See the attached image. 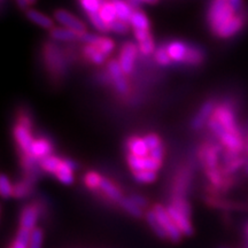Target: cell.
Masks as SVG:
<instances>
[{
	"mask_svg": "<svg viewBox=\"0 0 248 248\" xmlns=\"http://www.w3.org/2000/svg\"><path fill=\"white\" fill-rule=\"evenodd\" d=\"M203 61V52L202 49L197 47V46H190L188 47L187 55H186L184 63L190 64V66H198Z\"/></svg>",
	"mask_w": 248,
	"mask_h": 248,
	"instance_id": "31",
	"label": "cell"
},
{
	"mask_svg": "<svg viewBox=\"0 0 248 248\" xmlns=\"http://www.w3.org/2000/svg\"><path fill=\"white\" fill-rule=\"evenodd\" d=\"M99 14H100V16L104 18L109 26L110 23H113L114 21L119 18L117 17L116 8L113 0H102L101 7L99 9Z\"/></svg>",
	"mask_w": 248,
	"mask_h": 248,
	"instance_id": "24",
	"label": "cell"
},
{
	"mask_svg": "<svg viewBox=\"0 0 248 248\" xmlns=\"http://www.w3.org/2000/svg\"><path fill=\"white\" fill-rule=\"evenodd\" d=\"M144 139H145V141H146V145L150 151L152 150V148H154V147L159 146V145H161V144H163L162 139H161L160 136L156 135V133H153V132L148 133V135L145 136Z\"/></svg>",
	"mask_w": 248,
	"mask_h": 248,
	"instance_id": "40",
	"label": "cell"
},
{
	"mask_svg": "<svg viewBox=\"0 0 248 248\" xmlns=\"http://www.w3.org/2000/svg\"><path fill=\"white\" fill-rule=\"evenodd\" d=\"M83 55H84L85 59H88L90 62L94 64H102L107 59L106 55L102 53L101 51H99L94 45L91 44H84Z\"/></svg>",
	"mask_w": 248,
	"mask_h": 248,
	"instance_id": "23",
	"label": "cell"
},
{
	"mask_svg": "<svg viewBox=\"0 0 248 248\" xmlns=\"http://www.w3.org/2000/svg\"><path fill=\"white\" fill-rule=\"evenodd\" d=\"M17 123H20L21 125L26 126V128L32 130L33 128V123H32V120H31V117L28 115V113H24V111H20V113L17 114Z\"/></svg>",
	"mask_w": 248,
	"mask_h": 248,
	"instance_id": "42",
	"label": "cell"
},
{
	"mask_svg": "<svg viewBox=\"0 0 248 248\" xmlns=\"http://www.w3.org/2000/svg\"><path fill=\"white\" fill-rule=\"evenodd\" d=\"M42 212L39 204L37 202H31L26 204L21 210L20 214V226L21 228L33 230L37 228V222H38L39 214Z\"/></svg>",
	"mask_w": 248,
	"mask_h": 248,
	"instance_id": "8",
	"label": "cell"
},
{
	"mask_svg": "<svg viewBox=\"0 0 248 248\" xmlns=\"http://www.w3.org/2000/svg\"><path fill=\"white\" fill-rule=\"evenodd\" d=\"M129 198L133 201V202L137 203L138 206L140 207V208H142V209L147 208L148 203H150V202H148V200L146 199V198L142 197V195H140V194H135V193L130 194Z\"/></svg>",
	"mask_w": 248,
	"mask_h": 248,
	"instance_id": "43",
	"label": "cell"
},
{
	"mask_svg": "<svg viewBox=\"0 0 248 248\" xmlns=\"http://www.w3.org/2000/svg\"><path fill=\"white\" fill-rule=\"evenodd\" d=\"M154 59H155V61H156L157 64H160V66H163V67L170 66L172 62V60L169 57L166 46H160V47H157L156 49H155Z\"/></svg>",
	"mask_w": 248,
	"mask_h": 248,
	"instance_id": "35",
	"label": "cell"
},
{
	"mask_svg": "<svg viewBox=\"0 0 248 248\" xmlns=\"http://www.w3.org/2000/svg\"><path fill=\"white\" fill-rule=\"evenodd\" d=\"M244 172H245V175L248 176V161H247V163L245 164V167H244Z\"/></svg>",
	"mask_w": 248,
	"mask_h": 248,
	"instance_id": "47",
	"label": "cell"
},
{
	"mask_svg": "<svg viewBox=\"0 0 248 248\" xmlns=\"http://www.w3.org/2000/svg\"><path fill=\"white\" fill-rule=\"evenodd\" d=\"M35 183H36L35 179L24 176L22 181L17 182L16 184H14L13 197L16 198V199H23V198H27L28 195L32 193Z\"/></svg>",
	"mask_w": 248,
	"mask_h": 248,
	"instance_id": "20",
	"label": "cell"
},
{
	"mask_svg": "<svg viewBox=\"0 0 248 248\" xmlns=\"http://www.w3.org/2000/svg\"><path fill=\"white\" fill-rule=\"evenodd\" d=\"M55 55V47L54 45H48V47L45 49V57L47 59V62H48V67L51 70H55V71H59V70H62L63 69V63H62V58L60 57V53H57V57H54Z\"/></svg>",
	"mask_w": 248,
	"mask_h": 248,
	"instance_id": "27",
	"label": "cell"
},
{
	"mask_svg": "<svg viewBox=\"0 0 248 248\" xmlns=\"http://www.w3.org/2000/svg\"><path fill=\"white\" fill-rule=\"evenodd\" d=\"M54 17L62 27L76 31V32L80 33V35L86 32L85 24L83 23L79 18L74 16L73 14L64 11V9H58V11H55Z\"/></svg>",
	"mask_w": 248,
	"mask_h": 248,
	"instance_id": "10",
	"label": "cell"
},
{
	"mask_svg": "<svg viewBox=\"0 0 248 248\" xmlns=\"http://www.w3.org/2000/svg\"><path fill=\"white\" fill-rule=\"evenodd\" d=\"M245 11L238 12L230 0H212L207 13V22L213 33L218 38H231L246 24Z\"/></svg>",
	"mask_w": 248,
	"mask_h": 248,
	"instance_id": "1",
	"label": "cell"
},
{
	"mask_svg": "<svg viewBox=\"0 0 248 248\" xmlns=\"http://www.w3.org/2000/svg\"><path fill=\"white\" fill-rule=\"evenodd\" d=\"M191 183V171L186 168L178 170L175 176V181L172 185V195H182L185 197L186 191Z\"/></svg>",
	"mask_w": 248,
	"mask_h": 248,
	"instance_id": "14",
	"label": "cell"
},
{
	"mask_svg": "<svg viewBox=\"0 0 248 248\" xmlns=\"http://www.w3.org/2000/svg\"><path fill=\"white\" fill-rule=\"evenodd\" d=\"M132 177L136 182L142 183V184H150L155 182L157 178V171L153 170H141V171L132 172Z\"/></svg>",
	"mask_w": 248,
	"mask_h": 248,
	"instance_id": "33",
	"label": "cell"
},
{
	"mask_svg": "<svg viewBox=\"0 0 248 248\" xmlns=\"http://www.w3.org/2000/svg\"><path fill=\"white\" fill-rule=\"evenodd\" d=\"M130 27L131 26H130L129 22L117 18L113 23H110V31L117 33V35H126L129 32Z\"/></svg>",
	"mask_w": 248,
	"mask_h": 248,
	"instance_id": "38",
	"label": "cell"
},
{
	"mask_svg": "<svg viewBox=\"0 0 248 248\" xmlns=\"http://www.w3.org/2000/svg\"><path fill=\"white\" fill-rule=\"evenodd\" d=\"M245 233H246L248 237V222L246 223V225H245Z\"/></svg>",
	"mask_w": 248,
	"mask_h": 248,
	"instance_id": "48",
	"label": "cell"
},
{
	"mask_svg": "<svg viewBox=\"0 0 248 248\" xmlns=\"http://www.w3.org/2000/svg\"><path fill=\"white\" fill-rule=\"evenodd\" d=\"M136 39L138 42L139 53L145 57L154 54L155 52V42L150 30H133Z\"/></svg>",
	"mask_w": 248,
	"mask_h": 248,
	"instance_id": "12",
	"label": "cell"
},
{
	"mask_svg": "<svg viewBox=\"0 0 248 248\" xmlns=\"http://www.w3.org/2000/svg\"><path fill=\"white\" fill-rule=\"evenodd\" d=\"M53 150L54 147L51 140H48L47 138L39 137L36 138L35 141H33L30 155H32V156L36 157L37 160H42L53 153Z\"/></svg>",
	"mask_w": 248,
	"mask_h": 248,
	"instance_id": "15",
	"label": "cell"
},
{
	"mask_svg": "<svg viewBox=\"0 0 248 248\" xmlns=\"http://www.w3.org/2000/svg\"><path fill=\"white\" fill-rule=\"evenodd\" d=\"M119 204L126 213L130 214V215L133 217H136V218H141V217L144 216V209L140 208L136 202H133L129 197H123L122 199L119 201Z\"/></svg>",
	"mask_w": 248,
	"mask_h": 248,
	"instance_id": "29",
	"label": "cell"
},
{
	"mask_svg": "<svg viewBox=\"0 0 248 248\" xmlns=\"http://www.w3.org/2000/svg\"><path fill=\"white\" fill-rule=\"evenodd\" d=\"M125 146L129 153L137 155V156H148V154H150V150H148L146 141H145L144 138L139 137V136H130L126 139Z\"/></svg>",
	"mask_w": 248,
	"mask_h": 248,
	"instance_id": "16",
	"label": "cell"
},
{
	"mask_svg": "<svg viewBox=\"0 0 248 248\" xmlns=\"http://www.w3.org/2000/svg\"><path fill=\"white\" fill-rule=\"evenodd\" d=\"M54 176L64 185H70L74 183V170L68 166L64 159L62 160L60 167L54 173Z\"/></svg>",
	"mask_w": 248,
	"mask_h": 248,
	"instance_id": "25",
	"label": "cell"
},
{
	"mask_svg": "<svg viewBox=\"0 0 248 248\" xmlns=\"http://www.w3.org/2000/svg\"><path fill=\"white\" fill-rule=\"evenodd\" d=\"M126 162H128L129 168L132 172L141 171V170H153L157 171L162 166V163L157 162L152 159L151 156H137L131 153L126 155Z\"/></svg>",
	"mask_w": 248,
	"mask_h": 248,
	"instance_id": "7",
	"label": "cell"
},
{
	"mask_svg": "<svg viewBox=\"0 0 248 248\" xmlns=\"http://www.w3.org/2000/svg\"><path fill=\"white\" fill-rule=\"evenodd\" d=\"M16 4H17V6L20 8H22V9H28V7H29V5H30V1L29 0H16Z\"/></svg>",
	"mask_w": 248,
	"mask_h": 248,
	"instance_id": "45",
	"label": "cell"
},
{
	"mask_svg": "<svg viewBox=\"0 0 248 248\" xmlns=\"http://www.w3.org/2000/svg\"><path fill=\"white\" fill-rule=\"evenodd\" d=\"M100 191L102 192V195H105L108 200L113 201V202L119 203V201L123 198V193L119 186L106 177H102Z\"/></svg>",
	"mask_w": 248,
	"mask_h": 248,
	"instance_id": "17",
	"label": "cell"
},
{
	"mask_svg": "<svg viewBox=\"0 0 248 248\" xmlns=\"http://www.w3.org/2000/svg\"><path fill=\"white\" fill-rule=\"evenodd\" d=\"M108 75L110 77L111 84L120 94H125L129 91L128 80L125 78V74L117 60H110L107 64Z\"/></svg>",
	"mask_w": 248,
	"mask_h": 248,
	"instance_id": "5",
	"label": "cell"
},
{
	"mask_svg": "<svg viewBox=\"0 0 248 248\" xmlns=\"http://www.w3.org/2000/svg\"><path fill=\"white\" fill-rule=\"evenodd\" d=\"M9 248H29V246L26 244L21 243V241H18L17 239H14L13 241H12L11 244V247Z\"/></svg>",
	"mask_w": 248,
	"mask_h": 248,
	"instance_id": "44",
	"label": "cell"
},
{
	"mask_svg": "<svg viewBox=\"0 0 248 248\" xmlns=\"http://www.w3.org/2000/svg\"><path fill=\"white\" fill-rule=\"evenodd\" d=\"M218 248H228V247H218Z\"/></svg>",
	"mask_w": 248,
	"mask_h": 248,
	"instance_id": "49",
	"label": "cell"
},
{
	"mask_svg": "<svg viewBox=\"0 0 248 248\" xmlns=\"http://www.w3.org/2000/svg\"><path fill=\"white\" fill-rule=\"evenodd\" d=\"M216 105L217 104L215 100H213V99L204 101L203 104L201 105L198 113L195 114L193 119H192L191 128L193 130H200L203 125H207V122H208L210 117L213 116Z\"/></svg>",
	"mask_w": 248,
	"mask_h": 248,
	"instance_id": "9",
	"label": "cell"
},
{
	"mask_svg": "<svg viewBox=\"0 0 248 248\" xmlns=\"http://www.w3.org/2000/svg\"><path fill=\"white\" fill-rule=\"evenodd\" d=\"M138 52V45H136L135 43L132 42L124 43L122 47H121L119 62L125 75H130L133 71V69H135Z\"/></svg>",
	"mask_w": 248,
	"mask_h": 248,
	"instance_id": "4",
	"label": "cell"
},
{
	"mask_svg": "<svg viewBox=\"0 0 248 248\" xmlns=\"http://www.w3.org/2000/svg\"><path fill=\"white\" fill-rule=\"evenodd\" d=\"M102 181V176L97 171H88L84 175L83 183L89 190L98 192L100 190V184Z\"/></svg>",
	"mask_w": 248,
	"mask_h": 248,
	"instance_id": "30",
	"label": "cell"
},
{
	"mask_svg": "<svg viewBox=\"0 0 248 248\" xmlns=\"http://www.w3.org/2000/svg\"><path fill=\"white\" fill-rule=\"evenodd\" d=\"M148 156H151L152 159L157 161V162L162 163L163 162V157H164V146L163 144L159 145V146L152 148L150 151V154H148Z\"/></svg>",
	"mask_w": 248,
	"mask_h": 248,
	"instance_id": "41",
	"label": "cell"
},
{
	"mask_svg": "<svg viewBox=\"0 0 248 248\" xmlns=\"http://www.w3.org/2000/svg\"><path fill=\"white\" fill-rule=\"evenodd\" d=\"M49 36L52 37L54 40L58 42H75V40H79L80 33L76 32V31L68 29V28H52L49 30Z\"/></svg>",
	"mask_w": 248,
	"mask_h": 248,
	"instance_id": "19",
	"label": "cell"
},
{
	"mask_svg": "<svg viewBox=\"0 0 248 248\" xmlns=\"http://www.w3.org/2000/svg\"><path fill=\"white\" fill-rule=\"evenodd\" d=\"M43 238H44V232L40 228H35L31 232V239L29 244V248H42Z\"/></svg>",
	"mask_w": 248,
	"mask_h": 248,
	"instance_id": "39",
	"label": "cell"
},
{
	"mask_svg": "<svg viewBox=\"0 0 248 248\" xmlns=\"http://www.w3.org/2000/svg\"><path fill=\"white\" fill-rule=\"evenodd\" d=\"M188 47H190V45H187L184 42H181V40H172L166 46L170 59H171L172 62H177V63H184Z\"/></svg>",
	"mask_w": 248,
	"mask_h": 248,
	"instance_id": "13",
	"label": "cell"
},
{
	"mask_svg": "<svg viewBox=\"0 0 248 248\" xmlns=\"http://www.w3.org/2000/svg\"><path fill=\"white\" fill-rule=\"evenodd\" d=\"M113 2L115 5L117 17L120 20H123L125 22L130 23V18H131V15L135 9L130 6L128 0H113Z\"/></svg>",
	"mask_w": 248,
	"mask_h": 248,
	"instance_id": "28",
	"label": "cell"
},
{
	"mask_svg": "<svg viewBox=\"0 0 248 248\" xmlns=\"http://www.w3.org/2000/svg\"><path fill=\"white\" fill-rule=\"evenodd\" d=\"M88 17H89L90 22H91L92 26L94 27L98 31H100V32L106 33V32H109V31H110V26L106 22V21L104 20V18L100 16L99 12H98V13L89 14Z\"/></svg>",
	"mask_w": 248,
	"mask_h": 248,
	"instance_id": "34",
	"label": "cell"
},
{
	"mask_svg": "<svg viewBox=\"0 0 248 248\" xmlns=\"http://www.w3.org/2000/svg\"><path fill=\"white\" fill-rule=\"evenodd\" d=\"M171 204L175 206L179 212H182L184 215L187 217H192V207L190 202L185 199V197H182V195H172L171 199Z\"/></svg>",
	"mask_w": 248,
	"mask_h": 248,
	"instance_id": "32",
	"label": "cell"
},
{
	"mask_svg": "<svg viewBox=\"0 0 248 248\" xmlns=\"http://www.w3.org/2000/svg\"><path fill=\"white\" fill-rule=\"evenodd\" d=\"M167 210H168L169 215L171 216L173 222L177 224L179 230L182 231L183 234L186 235V237H191V235H193L194 229L191 223L190 217H187L182 212H179V210L176 208L175 206H172L171 203H170L169 206H167Z\"/></svg>",
	"mask_w": 248,
	"mask_h": 248,
	"instance_id": "11",
	"label": "cell"
},
{
	"mask_svg": "<svg viewBox=\"0 0 248 248\" xmlns=\"http://www.w3.org/2000/svg\"><path fill=\"white\" fill-rule=\"evenodd\" d=\"M145 218H146V222H147V224L150 225V228L153 230L154 233L156 234L160 239H162V240L169 239L166 229H164L163 225L161 224V222L159 221V218H157L156 214H155L153 208L148 209L147 212L145 213Z\"/></svg>",
	"mask_w": 248,
	"mask_h": 248,
	"instance_id": "18",
	"label": "cell"
},
{
	"mask_svg": "<svg viewBox=\"0 0 248 248\" xmlns=\"http://www.w3.org/2000/svg\"><path fill=\"white\" fill-rule=\"evenodd\" d=\"M80 7L86 14H93L98 13L99 9L101 7L102 0H78Z\"/></svg>",
	"mask_w": 248,
	"mask_h": 248,
	"instance_id": "37",
	"label": "cell"
},
{
	"mask_svg": "<svg viewBox=\"0 0 248 248\" xmlns=\"http://www.w3.org/2000/svg\"><path fill=\"white\" fill-rule=\"evenodd\" d=\"M13 187L14 185H12L11 181L5 173H2L0 176V194L4 199H9L11 197H13Z\"/></svg>",
	"mask_w": 248,
	"mask_h": 248,
	"instance_id": "36",
	"label": "cell"
},
{
	"mask_svg": "<svg viewBox=\"0 0 248 248\" xmlns=\"http://www.w3.org/2000/svg\"><path fill=\"white\" fill-rule=\"evenodd\" d=\"M62 160L63 159L57 156V155L51 154V155H48V156L44 157V159L39 160L40 168H42L43 171L51 173V175H54V173L57 172L59 167H60Z\"/></svg>",
	"mask_w": 248,
	"mask_h": 248,
	"instance_id": "26",
	"label": "cell"
},
{
	"mask_svg": "<svg viewBox=\"0 0 248 248\" xmlns=\"http://www.w3.org/2000/svg\"><path fill=\"white\" fill-rule=\"evenodd\" d=\"M26 15H27L28 20L31 21L32 23L37 24V26L44 28V29L51 30L52 28L54 27L53 20H52L51 17H48L47 15L43 14L42 12L36 11V9L28 8L26 11Z\"/></svg>",
	"mask_w": 248,
	"mask_h": 248,
	"instance_id": "21",
	"label": "cell"
},
{
	"mask_svg": "<svg viewBox=\"0 0 248 248\" xmlns=\"http://www.w3.org/2000/svg\"><path fill=\"white\" fill-rule=\"evenodd\" d=\"M213 116L216 117L228 131L244 136L243 129L240 128L239 123L237 121L233 105L230 104V102L226 101L223 102V104H217Z\"/></svg>",
	"mask_w": 248,
	"mask_h": 248,
	"instance_id": "2",
	"label": "cell"
},
{
	"mask_svg": "<svg viewBox=\"0 0 248 248\" xmlns=\"http://www.w3.org/2000/svg\"><path fill=\"white\" fill-rule=\"evenodd\" d=\"M152 208H153L155 214H156L157 218H159L161 224H162L163 228L166 229L167 233H168L169 240L173 244L181 243L183 239V235L184 234L182 233V231L179 230L177 224L173 222L171 216L169 215L168 210H167V207H163L162 204H160V203H155V204H153V207H152Z\"/></svg>",
	"mask_w": 248,
	"mask_h": 248,
	"instance_id": "3",
	"label": "cell"
},
{
	"mask_svg": "<svg viewBox=\"0 0 248 248\" xmlns=\"http://www.w3.org/2000/svg\"><path fill=\"white\" fill-rule=\"evenodd\" d=\"M130 26L133 28V30H150L151 23L148 20L147 15L140 9H135L130 18Z\"/></svg>",
	"mask_w": 248,
	"mask_h": 248,
	"instance_id": "22",
	"label": "cell"
},
{
	"mask_svg": "<svg viewBox=\"0 0 248 248\" xmlns=\"http://www.w3.org/2000/svg\"><path fill=\"white\" fill-rule=\"evenodd\" d=\"M247 248H248V245H247Z\"/></svg>",
	"mask_w": 248,
	"mask_h": 248,
	"instance_id": "50",
	"label": "cell"
},
{
	"mask_svg": "<svg viewBox=\"0 0 248 248\" xmlns=\"http://www.w3.org/2000/svg\"><path fill=\"white\" fill-rule=\"evenodd\" d=\"M13 137L15 142H16L17 147L20 148L21 153L30 154L33 141H35L36 139L33 137L32 133H31V130L16 122V124H15L13 128Z\"/></svg>",
	"mask_w": 248,
	"mask_h": 248,
	"instance_id": "6",
	"label": "cell"
},
{
	"mask_svg": "<svg viewBox=\"0 0 248 248\" xmlns=\"http://www.w3.org/2000/svg\"><path fill=\"white\" fill-rule=\"evenodd\" d=\"M139 2H141V4H150V5H154L156 4L159 0H138Z\"/></svg>",
	"mask_w": 248,
	"mask_h": 248,
	"instance_id": "46",
	"label": "cell"
}]
</instances>
